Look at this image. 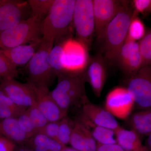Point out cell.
Wrapping results in <instances>:
<instances>
[{"label":"cell","instance_id":"7","mask_svg":"<svg viewBox=\"0 0 151 151\" xmlns=\"http://www.w3.org/2000/svg\"><path fill=\"white\" fill-rule=\"evenodd\" d=\"M127 79L126 87L134 97L135 104L142 110L151 109V66L141 68Z\"/></svg>","mask_w":151,"mask_h":151},{"label":"cell","instance_id":"39","mask_svg":"<svg viewBox=\"0 0 151 151\" xmlns=\"http://www.w3.org/2000/svg\"><path fill=\"white\" fill-rule=\"evenodd\" d=\"M61 151H78L76 150L73 148L72 147H68L67 146H64Z\"/></svg>","mask_w":151,"mask_h":151},{"label":"cell","instance_id":"2","mask_svg":"<svg viewBox=\"0 0 151 151\" xmlns=\"http://www.w3.org/2000/svg\"><path fill=\"white\" fill-rule=\"evenodd\" d=\"M57 77V84L50 94L61 110L67 113L73 106H82L89 102L86 95V81L82 69L65 70Z\"/></svg>","mask_w":151,"mask_h":151},{"label":"cell","instance_id":"26","mask_svg":"<svg viewBox=\"0 0 151 151\" xmlns=\"http://www.w3.org/2000/svg\"><path fill=\"white\" fill-rule=\"evenodd\" d=\"M75 122L65 116L60 121L59 129L57 141L63 146H66L70 142Z\"/></svg>","mask_w":151,"mask_h":151},{"label":"cell","instance_id":"19","mask_svg":"<svg viewBox=\"0 0 151 151\" xmlns=\"http://www.w3.org/2000/svg\"><path fill=\"white\" fill-rule=\"evenodd\" d=\"M0 137L5 138L17 145H24L28 139L15 118L0 120Z\"/></svg>","mask_w":151,"mask_h":151},{"label":"cell","instance_id":"18","mask_svg":"<svg viewBox=\"0 0 151 151\" xmlns=\"http://www.w3.org/2000/svg\"><path fill=\"white\" fill-rule=\"evenodd\" d=\"M116 144L126 151H151L143 145L141 137L133 130L120 127L115 131Z\"/></svg>","mask_w":151,"mask_h":151},{"label":"cell","instance_id":"21","mask_svg":"<svg viewBox=\"0 0 151 151\" xmlns=\"http://www.w3.org/2000/svg\"><path fill=\"white\" fill-rule=\"evenodd\" d=\"M24 145L33 151H61L65 146L40 133L31 137Z\"/></svg>","mask_w":151,"mask_h":151},{"label":"cell","instance_id":"25","mask_svg":"<svg viewBox=\"0 0 151 151\" xmlns=\"http://www.w3.org/2000/svg\"><path fill=\"white\" fill-rule=\"evenodd\" d=\"M54 0H29V6L31 11L32 17L43 20L47 15Z\"/></svg>","mask_w":151,"mask_h":151},{"label":"cell","instance_id":"15","mask_svg":"<svg viewBox=\"0 0 151 151\" xmlns=\"http://www.w3.org/2000/svg\"><path fill=\"white\" fill-rule=\"evenodd\" d=\"M83 116L92 124L115 131L120 126L116 118L105 108L88 102L82 105Z\"/></svg>","mask_w":151,"mask_h":151},{"label":"cell","instance_id":"37","mask_svg":"<svg viewBox=\"0 0 151 151\" xmlns=\"http://www.w3.org/2000/svg\"><path fill=\"white\" fill-rule=\"evenodd\" d=\"M97 151H126L117 144L102 145L97 144Z\"/></svg>","mask_w":151,"mask_h":151},{"label":"cell","instance_id":"9","mask_svg":"<svg viewBox=\"0 0 151 151\" xmlns=\"http://www.w3.org/2000/svg\"><path fill=\"white\" fill-rule=\"evenodd\" d=\"M107 62L102 53L89 56L82 69L86 82L91 86L96 97H100L105 85L107 73Z\"/></svg>","mask_w":151,"mask_h":151},{"label":"cell","instance_id":"3","mask_svg":"<svg viewBox=\"0 0 151 151\" xmlns=\"http://www.w3.org/2000/svg\"><path fill=\"white\" fill-rule=\"evenodd\" d=\"M76 0H54L49 12L42 22V38L54 43L70 39Z\"/></svg>","mask_w":151,"mask_h":151},{"label":"cell","instance_id":"12","mask_svg":"<svg viewBox=\"0 0 151 151\" xmlns=\"http://www.w3.org/2000/svg\"><path fill=\"white\" fill-rule=\"evenodd\" d=\"M28 5L20 1L0 0V33L27 19Z\"/></svg>","mask_w":151,"mask_h":151},{"label":"cell","instance_id":"1","mask_svg":"<svg viewBox=\"0 0 151 151\" xmlns=\"http://www.w3.org/2000/svg\"><path fill=\"white\" fill-rule=\"evenodd\" d=\"M134 11L132 1H126L97 40L100 44V52L107 62L116 63L119 51L127 39Z\"/></svg>","mask_w":151,"mask_h":151},{"label":"cell","instance_id":"31","mask_svg":"<svg viewBox=\"0 0 151 151\" xmlns=\"http://www.w3.org/2000/svg\"><path fill=\"white\" fill-rule=\"evenodd\" d=\"M25 112L37 130L38 133L49 122L36 105H33L27 108Z\"/></svg>","mask_w":151,"mask_h":151},{"label":"cell","instance_id":"6","mask_svg":"<svg viewBox=\"0 0 151 151\" xmlns=\"http://www.w3.org/2000/svg\"><path fill=\"white\" fill-rule=\"evenodd\" d=\"M73 24L78 43L89 49L95 32L93 0H76Z\"/></svg>","mask_w":151,"mask_h":151},{"label":"cell","instance_id":"32","mask_svg":"<svg viewBox=\"0 0 151 151\" xmlns=\"http://www.w3.org/2000/svg\"><path fill=\"white\" fill-rule=\"evenodd\" d=\"M17 119L20 127L25 133L28 139L38 133L37 130L36 129L25 111Z\"/></svg>","mask_w":151,"mask_h":151},{"label":"cell","instance_id":"10","mask_svg":"<svg viewBox=\"0 0 151 151\" xmlns=\"http://www.w3.org/2000/svg\"><path fill=\"white\" fill-rule=\"evenodd\" d=\"M0 88L16 105L27 108L36 105L35 93L30 84H23L14 79L0 82Z\"/></svg>","mask_w":151,"mask_h":151},{"label":"cell","instance_id":"16","mask_svg":"<svg viewBox=\"0 0 151 151\" xmlns=\"http://www.w3.org/2000/svg\"><path fill=\"white\" fill-rule=\"evenodd\" d=\"M42 38L31 43L1 50L15 66L17 68L24 66L27 65L39 47L42 41Z\"/></svg>","mask_w":151,"mask_h":151},{"label":"cell","instance_id":"30","mask_svg":"<svg viewBox=\"0 0 151 151\" xmlns=\"http://www.w3.org/2000/svg\"><path fill=\"white\" fill-rule=\"evenodd\" d=\"M69 144L72 148L78 151H83L84 147V138L82 126L78 121L75 122Z\"/></svg>","mask_w":151,"mask_h":151},{"label":"cell","instance_id":"5","mask_svg":"<svg viewBox=\"0 0 151 151\" xmlns=\"http://www.w3.org/2000/svg\"><path fill=\"white\" fill-rule=\"evenodd\" d=\"M54 42L42 38V41L26 65L28 83L35 87H48L54 76L49 63V55Z\"/></svg>","mask_w":151,"mask_h":151},{"label":"cell","instance_id":"20","mask_svg":"<svg viewBox=\"0 0 151 151\" xmlns=\"http://www.w3.org/2000/svg\"><path fill=\"white\" fill-rule=\"evenodd\" d=\"M77 121L84 125L90 131L97 144L110 145L116 144V138L114 137L115 131L113 130L96 126L81 116Z\"/></svg>","mask_w":151,"mask_h":151},{"label":"cell","instance_id":"35","mask_svg":"<svg viewBox=\"0 0 151 151\" xmlns=\"http://www.w3.org/2000/svg\"><path fill=\"white\" fill-rule=\"evenodd\" d=\"M60 121L56 122H49L39 132L50 139L57 141Z\"/></svg>","mask_w":151,"mask_h":151},{"label":"cell","instance_id":"22","mask_svg":"<svg viewBox=\"0 0 151 151\" xmlns=\"http://www.w3.org/2000/svg\"><path fill=\"white\" fill-rule=\"evenodd\" d=\"M129 124L132 130L140 136L151 134V109L142 110L131 116Z\"/></svg>","mask_w":151,"mask_h":151},{"label":"cell","instance_id":"36","mask_svg":"<svg viewBox=\"0 0 151 151\" xmlns=\"http://www.w3.org/2000/svg\"><path fill=\"white\" fill-rule=\"evenodd\" d=\"M16 146L12 141L0 137V151H14Z\"/></svg>","mask_w":151,"mask_h":151},{"label":"cell","instance_id":"4","mask_svg":"<svg viewBox=\"0 0 151 151\" xmlns=\"http://www.w3.org/2000/svg\"><path fill=\"white\" fill-rule=\"evenodd\" d=\"M42 22L35 17H29L0 33V49L12 48L40 39Z\"/></svg>","mask_w":151,"mask_h":151},{"label":"cell","instance_id":"28","mask_svg":"<svg viewBox=\"0 0 151 151\" xmlns=\"http://www.w3.org/2000/svg\"><path fill=\"white\" fill-rule=\"evenodd\" d=\"M139 50L142 59L141 67L151 66V31H146L145 36L138 42Z\"/></svg>","mask_w":151,"mask_h":151},{"label":"cell","instance_id":"8","mask_svg":"<svg viewBox=\"0 0 151 151\" xmlns=\"http://www.w3.org/2000/svg\"><path fill=\"white\" fill-rule=\"evenodd\" d=\"M135 104L134 97L127 88L117 86L107 94L105 108L115 118L125 120L129 119Z\"/></svg>","mask_w":151,"mask_h":151},{"label":"cell","instance_id":"27","mask_svg":"<svg viewBox=\"0 0 151 151\" xmlns=\"http://www.w3.org/2000/svg\"><path fill=\"white\" fill-rule=\"evenodd\" d=\"M18 71L16 66L12 63L0 49V82L7 79H14Z\"/></svg>","mask_w":151,"mask_h":151},{"label":"cell","instance_id":"13","mask_svg":"<svg viewBox=\"0 0 151 151\" xmlns=\"http://www.w3.org/2000/svg\"><path fill=\"white\" fill-rule=\"evenodd\" d=\"M116 63L127 78L138 71L142 68L138 42L126 39L118 54Z\"/></svg>","mask_w":151,"mask_h":151},{"label":"cell","instance_id":"11","mask_svg":"<svg viewBox=\"0 0 151 151\" xmlns=\"http://www.w3.org/2000/svg\"><path fill=\"white\" fill-rule=\"evenodd\" d=\"M126 1L93 0L95 33L99 39L107 25L119 13Z\"/></svg>","mask_w":151,"mask_h":151},{"label":"cell","instance_id":"24","mask_svg":"<svg viewBox=\"0 0 151 151\" xmlns=\"http://www.w3.org/2000/svg\"><path fill=\"white\" fill-rule=\"evenodd\" d=\"M26 110L16 105L0 88V120L17 118Z\"/></svg>","mask_w":151,"mask_h":151},{"label":"cell","instance_id":"17","mask_svg":"<svg viewBox=\"0 0 151 151\" xmlns=\"http://www.w3.org/2000/svg\"><path fill=\"white\" fill-rule=\"evenodd\" d=\"M78 42L68 40L64 47L63 63L66 70H78V68L84 65L87 58L85 54L86 50Z\"/></svg>","mask_w":151,"mask_h":151},{"label":"cell","instance_id":"34","mask_svg":"<svg viewBox=\"0 0 151 151\" xmlns=\"http://www.w3.org/2000/svg\"><path fill=\"white\" fill-rule=\"evenodd\" d=\"M81 124L84 138L83 151H97V143L92 137V133L85 126Z\"/></svg>","mask_w":151,"mask_h":151},{"label":"cell","instance_id":"23","mask_svg":"<svg viewBox=\"0 0 151 151\" xmlns=\"http://www.w3.org/2000/svg\"><path fill=\"white\" fill-rule=\"evenodd\" d=\"M68 40H63L55 42V45H53L50 52L49 63L55 76H57L66 70L63 65V58L64 47Z\"/></svg>","mask_w":151,"mask_h":151},{"label":"cell","instance_id":"38","mask_svg":"<svg viewBox=\"0 0 151 151\" xmlns=\"http://www.w3.org/2000/svg\"><path fill=\"white\" fill-rule=\"evenodd\" d=\"M14 151H33L25 145H17Z\"/></svg>","mask_w":151,"mask_h":151},{"label":"cell","instance_id":"14","mask_svg":"<svg viewBox=\"0 0 151 151\" xmlns=\"http://www.w3.org/2000/svg\"><path fill=\"white\" fill-rule=\"evenodd\" d=\"M31 86L35 93L37 107L49 122H59L67 116V113L61 110L55 102L48 87Z\"/></svg>","mask_w":151,"mask_h":151},{"label":"cell","instance_id":"33","mask_svg":"<svg viewBox=\"0 0 151 151\" xmlns=\"http://www.w3.org/2000/svg\"><path fill=\"white\" fill-rule=\"evenodd\" d=\"M134 13L147 16L151 12V0H134L132 1Z\"/></svg>","mask_w":151,"mask_h":151},{"label":"cell","instance_id":"29","mask_svg":"<svg viewBox=\"0 0 151 151\" xmlns=\"http://www.w3.org/2000/svg\"><path fill=\"white\" fill-rule=\"evenodd\" d=\"M145 24L138 17V15L134 13L130 22L127 39L134 41L140 40L146 32Z\"/></svg>","mask_w":151,"mask_h":151}]
</instances>
